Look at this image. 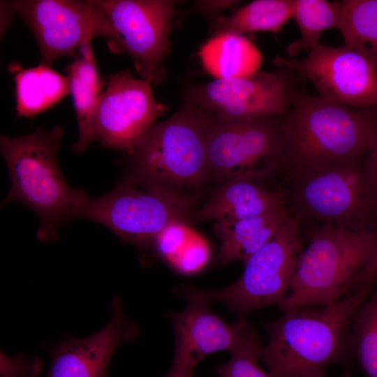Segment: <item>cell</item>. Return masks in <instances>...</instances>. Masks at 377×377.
<instances>
[{"label": "cell", "instance_id": "20", "mask_svg": "<svg viewBox=\"0 0 377 377\" xmlns=\"http://www.w3.org/2000/svg\"><path fill=\"white\" fill-rule=\"evenodd\" d=\"M9 70L14 75L18 117H34L70 94L67 76L50 66L40 64L36 67L22 68L14 64L9 66Z\"/></svg>", "mask_w": 377, "mask_h": 377}, {"label": "cell", "instance_id": "4", "mask_svg": "<svg viewBox=\"0 0 377 377\" xmlns=\"http://www.w3.org/2000/svg\"><path fill=\"white\" fill-rule=\"evenodd\" d=\"M64 133L61 126L51 131L39 126L25 135L0 138L10 181L1 205L17 200L34 210L40 221L37 236L41 240L57 238L59 226L78 218L89 197L70 187L61 173L57 152Z\"/></svg>", "mask_w": 377, "mask_h": 377}, {"label": "cell", "instance_id": "34", "mask_svg": "<svg viewBox=\"0 0 377 377\" xmlns=\"http://www.w3.org/2000/svg\"><path fill=\"white\" fill-rule=\"evenodd\" d=\"M163 377H193V376H188L169 371V372Z\"/></svg>", "mask_w": 377, "mask_h": 377}, {"label": "cell", "instance_id": "5", "mask_svg": "<svg viewBox=\"0 0 377 377\" xmlns=\"http://www.w3.org/2000/svg\"><path fill=\"white\" fill-rule=\"evenodd\" d=\"M377 242V232L329 223L314 231L300 258L290 290L279 305L284 313L329 305L353 290Z\"/></svg>", "mask_w": 377, "mask_h": 377}, {"label": "cell", "instance_id": "6", "mask_svg": "<svg viewBox=\"0 0 377 377\" xmlns=\"http://www.w3.org/2000/svg\"><path fill=\"white\" fill-rule=\"evenodd\" d=\"M292 182L291 203L300 216L347 228L377 232V185L367 155Z\"/></svg>", "mask_w": 377, "mask_h": 377}, {"label": "cell", "instance_id": "18", "mask_svg": "<svg viewBox=\"0 0 377 377\" xmlns=\"http://www.w3.org/2000/svg\"><path fill=\"white\" fill-rule=\"evenodd\" d=\"M66 72L79 130L73 149L82 154L91 142L98 140L95 113L107 83L99 74L91 43L79 50L78 56L66 67Z\"/></svg>", "mask_w": 377, "mask_h": 377}, {"label": "cell", "instance_id": "21", "mask_svg": "<svg viewBox=\"0 0 377 377\" xmlns=\"http://www.w3.org/2000/svg\"><path fill=\"white\" fill-rule=\"evenodd\" d=\"M205 71L216 79L251 75L260 68L259 50L242 35L223 34L212 36L198 52Z\"/></svg>", "mask_w": 377, "mask_h": 377}, {"label": "cell", "instance_id": "19", "mask_svg": "<svg viewBox=\"0 0 377 377\" xmlns=\"http://www.w3.org/2000/svg\"><path fill=\"white\" fill-rule=\"evenodd\" d=\"M291 216L287 206L236 221H216L214 226L220 242L215 262L225 265L244 263L269 242Z\"/></svg>", "mask_w": 377, "mask_h": 377}, {"label": "cell", "instance_id": "13", "mask_svg": "<svg viewBox=\"0 0 377 377\" xmlns=\"http://www.w3.org/2000/svg\"><path fill=\"white\" fill-rule=\"evenodd\" d=\"M274 64L309 80L324 98L356 108L377 107V68L345 45L320 43L304 58L279 56Z\"/></svg>", "mask_w": 377, "mask_h": 377}, {"label": "cell", "instance_id": "8", "mask_svg": "<svg viewBox=\"0 0 377 377\" xmlns=\"http://www.w3.org/2000/svg\"><path fill=\"white\" fill-rule=\"evenodd\" d=\"M209 117L207 147L209 178L219 186L237 178L260 181L279 169L286 115L249 121Z\"/></svg>", "mask_w": 377, "mask_h": 377}, {"label": "cell", "instance_id": "9", "mask_svg": "<svg viewBox=\"0 0 377 377\" xmlns=\"http://www.w3.org/2000/svg\"><path fill=\"white\" fill-rule=\"evenodd\" d=\"M242 77L215 79L188 87L182 103L221 121H249L282 117L293 106L298 92L294 73L276 66Z\"/></svg>", "mask_w": 377, "mask_h": 377}, {"label": "cell", "instance_id": "3", "mask_svg": "<svg viewBox=\"0 0 377 377\" xmlns=\"http://www.w3.org/2000/svg\"><path fill=\"white\" fill-rule=\"evenodd\" d=\"M372 287L357 289L320 309L284 312L267 325L268 342L261 346L259 360L274 377L323 374L343 356L349 324Z\"/></svg>", "mask_w": 377, "mask_h": 377}, {"label": "cell", "instance_id": "12", "mask_svg": "<svg viewBox=\"0 0 377 377\" xmlns=\"http://www.w3.org/2000/svg\"><path fill=\"white\" fill-rule=\"evenodd\" d=\"M11 3L36 39L40 64L50 66L55 60L75 59L79 50L97 37L108 43L112 31L98 0H16Z\"/></svg>", "mask_w": 377, "mask_h": 377}, {"label": "cell", "instance_id": "10", "mask_svg": "<svg viewBox=\"0 0 377 377\" xmlns=\"http://www.w3.org/2000/svg\"><path fill=\"white\" fill-rule=\"evenodd\" d=\"M108 18L114 54H126L142 79L159 84L166 79L165 60L178 3L173 0H98Z\"/></svg>", "mask_w": 377, "mask_h": 377}, {"label": "cell", "instance_id": "17", "mask_svg": "<svg viewBox=\"0 0 377 377\" xmlns=\"http://www.w3.org/2000/svg\"><path fill=\"white\" fill-rule=\"evenodd\" d=\"M260 182L250 178H237L220 185L205 205L195 212L194 219L196 221H236L287 206L283 193L269 190Z\"/></svg>", "mask_w": 377, "mask_h": 377}, {"label": "cell", "instance_id": "29", "mask_svg": "<svg viewBox=\"0 0 377 377\" xmlns=\"http://www.w3.org/2000/svg\"><path fill=\"white\" fill-rule=\"evenodd\" d=\"M40 362L22 357H10L1 354V377H33L37 374Z\"/></svg>", "mask_w": 377, "mask_h": 377}, {"label": "cell", "instance_id": "30", "mask_svg": "<svg viewBox=\"0 0 377 377\" xmlns=\"http://www.w3.org/2000/svg\"><path fill=\"white\" fill-rule=\"evenodd\" d=\"M377 278V242L369 260L359 274L355 284L353 290L359 288L374 286Z\"/></svg>", "mask_w": 377, "mask_h": 377}, {"label": "cell", "instance_id": "28", "mask_svg": "<svg viewBox=\"0 0 377 377\" xmlns=\"http://www.w3.org/2000/svg\"><path fill=\"white\" fill-rule=\"evenodd\" d=\"M209 247L206 241L196 232L171 263L184 274H192L200 270L208 262Z\"/></svg>", "mask_w": 377, "mask_h": 377}, {"label": "cell", "instance_id": "14", "mask_svg": "<svg viewBox=\"0 0 377 377\" xmlns=\"http://www.w3.org/2000/svg\"><path fill=\"white\" fill-rule=\"evenodd\" d=\"M95 113L98 140L108 149L131 152L166 110L151 85L122 70L107 77Z\"/></svg>", "mask_w": 377, "mask_h": 377}, {"label": "cell", "instance_id": "27", "mask_svg": "<svg viewBox=\"0 0 377 377\" xmlns=\"http://www.w3.org/2000/svg\"><path fill=\"white\" fill-rule=\"evenodd\" d=\"M194 233L186 222L174 221L156 237L153 244L158 253L172 263Z\"/></svg>", "mask_w": 377, "mask_h": 377}, {"label": "cell", "instance_id": "15", "mask_svg": "<svg viewBox=\"0 0 377 377\" xmlns=\"http://www.w3.org/2000/svg\"><path fill=\"white\" fill-rule=\"evenodd\" d=\"M186 308L168 314L175 336L174 359L170 371L193 376L198 363L219 351L233 354L259 339L252 325L244 319L227 323L210 309V303L199 297L179 293Z\"/></svg>", "mask_w": 377, "mask_h": 377}, {"label": "cell", "instance_id": "11", "mask_svg": "<svg viewBox=\"0 0 377 377\" xmlns=\"http://www.w3.org/2000/svg\"><path fill=\"white\" fill-rule=\"evenodd\" d=\"M192 205L125 178L110 193L96 198L88 197L78 218L96 221L121 240L143 246L153 244L169 223L186 222Z\"/></svg>", "mask_w": 377, "mask_h": 377}, {"label": "cell", "instance_id": "31", "mask_svg": "<svg viewBox=\"0 0 377 377\" xmlns=\"http://www.w3.org/2000/svg\"><path fill=\"white\" fill-rule=\"evenodd\" d=\"M239 1L233 0H219V1H196L195 8L197 11L208 15H214L221 11L230 8L237 4Z\"/></svg>", "mask_w": 377, "mask_h": 377}, {"label": "cell", "instance_id": "32", "mask_svg": "<svg viewBox=\"0 0 377 377\" xmlns=\"http://www.w3.org/2000/svg\"><path fill=\"white\" fill-rule=\"evenodd\" d=\"M17 14L11 1H1V37L5 34Z\"/></svg>", "mask_w": 377, "mask_h": 377}, {"label": "cell", "instance_id": "33", "mask_svg": "<svg viewBox=\"0 0 377 377\" xmlns=\"http://www.w3.org/2000/svg\"><path fill=\"white\" fill-rule=\"evenodd\" d=\"M367 156L371 176L377 185V138L369 149Z\"/></svg>", "mask_w": 377, "mask_h": 377}, {"label": "cell", "instance_id": "24", "mask_svg": "<svg viewBox=\"0 0 377 377\" xmlns=\"http://www.w3.org/2000/svg\"><path fill=\"white\" fill-rule=\"evenodd\" d=\"M338 29L345 45L377 68V0H343Z\"/></svg>", "mask_w": 377, "mask_h": 377}, {"label": "cell", "instance_id": "26", "mask_svg": "<svg viewBox=\"0 0 377 377\" xmlns=\"http://www.w3.org/2000/svg\"><path fill=\"white\" fill-rule=\"evenodd\" d=\"M260 339L231 354L230 359L214 369L219 377H274L258 365Z\"/></svg>", "mask_w": 377, "mask_h": 377}, {"label": "cell", "instance_id": "35", "mask_svg": "<svg viewBox=\"0 0 377 377\" xmlns=\"http://www.w3.org/2000/svg\"><path fill=\"white\" fill-rule=\"evenodd\" d=\"M308 377H325V376H324V374H319V375L308 376Z\"/></svg>", "mask_w": 377, "mask_h": 377}, {"label": "cell", "instance_id": "2", "mask_svg": "<svg viewBox=\"0 0 377 377\" xmlns=\"http://www.w3.org/2000/svg\"><path fill=\"white\" fill-rule=\"evenodd\" d=\"M210 117L182 103L128 153L126 179L147 189L193 204L192 193L210 179L207 135Z\"/></svg>", "mask_w": 377, "mask_h": 377}, {"label": "cell", "instance_id": "7", "mask_svg": "<svg viewBox=\"0 0 377 377\" xmlns=\"http://www.w3.org/2000/svg\"><path fill=\"white\" fill-rule=\"evenodd\" d=\"M303 250L300 218L291 216L269 242L248 258L242 276L233 283L215 290L188 286L177 290L209 303H223L241 315L279 306L289 294Z\"/></svg>", "mask_w": 377, "mask_h": 377}, {"label": "cell", "instance_id": "16", "mask_svg": "<svg viewBox=\"0 0 377 377\" xmlns=\"http://www.w3.org/2000/svg\"><path fill=\"white\" fill-rule=\"evenodd\" d=\"M112 316L98 332L82 339L64 341L54 352L46 377H108V367L116 348L138 334L128 320L121 302H112Z\"/></svg>", "mask_w": 377, "mask_h": 377}, {"label": "cell", "instance_id": "25", "mask_svg": "<svg viewBox=\"0 0 377 377\" xmlns=\"http://www.w3.org/2000/svg\"><path fill=\"white\" fill-rule=\"evenodd\" d=\"M354 348L367 377H377V288L358 310Z\"/></svg>", "mask_w": 377, "mask_h": 377}, {"label": "cell", "instance_id": "22", "mask_svg": "<svg viewBox=\"0 0 377 377\" xmlns=\"http://www.w3.org/2000/svg\"><path fill=\"white\" fill-rule=\"evenodd\" d=\"M295 0H255L228 17L219 15L212 24L214 36L223 34L276 33L293 17Z\"/></svg>", "mask_w": 377, "mask_h": 377}, {"label": "cell", "instance_id": "1", "mask_svg": "<svg viewBox=\"0 0 377 377\" xmlns=\"http://www.w3.org/2000/svg\"><path fill=\"white\" fill-rule=\"evenodd\" d=\"M377 138V107L356 108L300 92L286 115L279 169L291 181L367 154Z\"/></svg>", "mask_w": 377, "mask_h": 377}, {"label": "cell", "instance_id": "23", "mask_svg": "<svg viewBox=\"0 0 377 377\" xmlns=\"http://www.w3.org/2000/svg\"><path fill=\"white\" fill-rule=\"evenodd\" d=\"M341 13V1L295 0L293 17L299 27L300 38L286 47L288 56L294 58L320 44L324 31L338 29Z\"/></svg>", "mask_w": 377, "mask_h": 377}]
</instances>
